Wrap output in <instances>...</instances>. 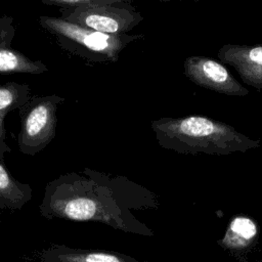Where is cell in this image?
<instances>
[{
  "instance_id": "obj_9",
  "label": "cell",
  "mask_w": 262,
  "mask_h": 262,
  "mask_svg": "<svg viewBox=\"0 0 262 262\" xmlns=\"http://www.w3.org/2000/svg\"><path fill=\"white\" fill-rule=\"evenodd\" d=\"M36 262H148L117 251L80 249L52 244L40 252Z\"/></svg>"
},
{
  "instance_id": "obj_4",
  "label": "cell",
  "mask_w": 262,
  "mask_h": 262,
  "mask_svg": "<svg viewBox=\"0 0 262 262\" xmlns=\"http://www.w3.org/2000/svg\"><path fill=\"white\" fill-rule=\"evenodd\" d=\"M66 100L57 94L32 95L18 108L20 131L17 135L18 149L27 156L43 150L55 137L57 108Z\"/></svg>"
},
{
  "instance_id": "obj_1",
  "label": "cell",
  "mask_w": 262,
  "mask_h": 262,
  "mask_svg": "<svg viewBox=\"0 0 262 262\" xmlns=\"http://www.w3.org/2000/svg\"><path fill=\"white\" fill-rule=\"evenodd\" d=\"M48 220L98 222L126 233L151 236L154 233L129 209L120 204L112 189L94 173L84 168L82 174L69 172L49 181L39 206Z\"/></svg>"
},
{
  "instance_id": "obj_2",
  "label": "cell",
  "mask_w": 262,
  "mask_h": 262,
  "mask_svg": "<svg viewBox=\"0 0 262 262\" xmlns=\"http://www.w3.org/2000/svg\"><path fill=\"white\" fill-rule=\"evenodd\" d=\"M150 126L162 147L181 154L228 155L261 145L234 127L204 116L160 118Z\"/></svg>"
},
{
  "instance_id": "obj_14",
  "label": "cell",
  "mask_w": 262,
  "mask_h": 262,
  "mask_svg": "<svg viewBox=\"0 0 262 262\" xmlns=\"http://www.w3.org/2000/svg\"><path fill=\"white\" fill-rule=\"evenodd\" d=\"M230 229L234 234H238L244 239H251L256 234L255 224L250 219L244 217L235 218L230 225Z\"/></svg>"
},
{
  "instance_id": "obj_11",
  "label": "cell",
  "mask_w": 262,
  "mask_h": 262,
  "mask_svg": "<svg viewBox=\"0 0 262 262\" xmlns=\"http://www.w3.org/2000/svg\"><path fill=\"white\" fill-rule=\"evenodd\" d=\"M32 96L31 88L28 84H19L16 82H7L0 85V159L4 160L6 152H10L11 148L7 145L6 130L4 127V119L6 115L14 110L23 106Z\"/></svg>"
},
{
  "instance_id": "obj_6",
  "label": "cell",
  "mask_w": 262,
  "mask_h": 262,
  "mask_svg": "<svg viewBox=\"0 0 262 262\" xmlns=\"http://www.w3.org/2000/svg\"><path fill=\"white\" fill-rule=\"evenodd\" d=\"M184 74L188 80L203 88L220 94L246 96L249 94L241 83L218 61L206 56H189L184 61Z\"/></svg>"
},
{
  "instance_id": "obj_8",
  "label": "cell",
  "mask_w": 262,
  "mask_h": 262,
  "mask_svg": "<svg viewBox=\"0 0 262 262\" xmlns=\"http://www.w3.org/2000/svg\"><path fill=\"white\" fill-rule=\"evenodd\" d=\"M217 55L238 73L245 84L262 89V45L226 44Z\"/></svg>"
},
{
  "instance_id": "obj_7",
  "label": "cell",
  "mask_w": 262,
  "mask_h": 262,
  "mask_svg": "<svg viewBox=\"0 0 262 262\" xmlns=\"http://www.w3.org/2000/svg\"><path fill=\"white\" fill-rule=\"evenodd\" d=\"M15 36L14 18L0 16V74L39 75L48 71L41 60H33L12 47Z\"/></svg>"
},
{
  "instance_id": "obj_13",
  "label": "cell",
  "mask_w": 262,
  "mask_h": 262,
  "mask_svg": "<svg viewBox=\"0 0 262 262\" xmlns=\"http://www.w3.org/2000/svg\"><path fill=\"white\" fill-rule=\"evenodd\" d=\"M45 5H54L59 6L60 8H70L87 4H107L116 2H125L131 3L132 0H39Z\"/></svg>"
},
{
  "instance_id": "obj_15",
  "label": "cell",
  "mask_w": 262,
  "mask_h": 262,
  "mask_svg": "<svg viewBox=\"0 0 262 262\" xmlns=\"http://www.w3.org/2000/svg\"><path fill=\"white\" fill-rule=\"evenodd\" d=\"M161 2H169V1H185V0H157ZM188 1H199V0H188Z\"/></svg>"
},
{
  "instance_id": "obj_5",
  "label": "cell",
  "mask_w": 262,
  "mask_h": 262,
  "mask_svg": "<svg viewBox=\"0 0 262 262\" xmlns=\"http://www.w3.org/2000/svg\"><path fill=\"white\" fill-rule=\"evenodd\" d=\"M60 13L68 21L110 35H125L143 20L142 14L125 2L60 8Z\"/></svg>"
},
{
  "instance_id": "obj_12",
  "label": "cell",
  "mask_w": 262,
  "mask_h": 262,
  "mask_svg": "<svg viewBox=\"0 0 262 262\" xmlns=\"http://www.w3.org/2000/svg\"><path fill=\"white\" fill-rule=\"evenodd\" d=\"M31 199V186L16 180L0 159V209L20 210Z\"/></svg>"
},
{
  "instance_id": "obj_3",
  "label": "cell",
  "mask_w": 262,
  "mask_h": 262,
  "mask_svg": "<svg viewBox=\"0 0 262 262\" xmlns=\"http://www.w3.org/2000/svg\"><path fill=\"white\" fill-rule=\"evenodd\" d=\"M41 27L55 37L66 50L94 62H116L121 52L143 35H110L90 30L60 16H39Z\"/></svg>"
},
{
  "instance_id": "obj_10",
  "label": "cell",
  "mask_w": 262,
  "mask_h": 262,
  "mask_svg": "<svg viewBox=\"0 0 262 262\" xmlns=\"http://www.w3.org/2000/svg\"><path fill=\"white\" fill-rule=\"evenodd\" d=\"M94 173L112 189L120 204L125 208L129 210H141L157 206L156 198L151 191L131 181L127 177L113 176L97 170H94Z\"/></svg>"
}]
</instances>
